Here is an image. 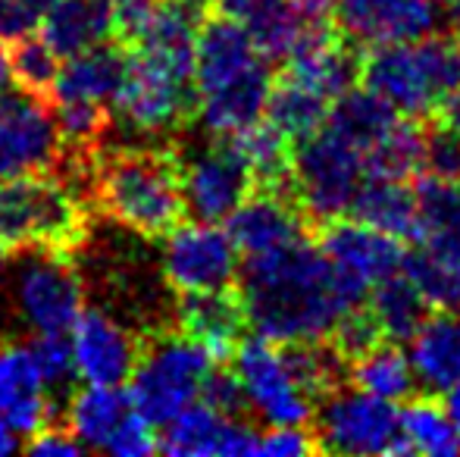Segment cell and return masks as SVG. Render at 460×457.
<instances>
[{
    "instance_id": "cell-1",
    "label": "cell",
    "mask_w": 460,
    "mask_h": 457,
    "mask_svg": "<svg viewBox=\"0 0 460 457\" xmlns=\"http://www.w3.org/2000/svg\"><path fill=\"white\" fill-rule=\"evenodd\" d=\"M367 298L332 267L320 242L307 238L244 257L238 269V301L248 326L279 345L332 338L341 317L364 307Z\"/></svg>"
},
{
    "instance_id": "cell-2",
    "label": "cell",
    "mask_w": 460,
    "mask_h": 457,
    "mask_svg": "<svg viewBox=\"0 0 460 457\" xmlns=\"http://www.w3.org/2000/svg\"><path fill=\"white\" fill-rule=\"evenodd\" d=\"M273 63L238 19L207 13L194 57V116L207 135H232L267 116Z\"/></svg>"
},
{
    "instance_id": "cell-3",
    "label": "cell",
    "mask_w": 460,
    "mask_h": 457,
    "mask_svg": "<svg viewBox=\"0 0 460 457\" xmlns=\"http://www.w3.org/2000/svg\"><path fill=\"white\" fill-rule=\"evenodd\" d=\"M94 201L116 223L147 238H164L185 220L179 157L170 151H116L92 172Z\"/></svg>"
},
{
    "instance_id": "cell-4",
    "label": "cell",
    "mask_w": 460,
    "mask_h": 457,
    "mask_svg": "<svg viewBox=\"0 0 460 457\" xmlns=\"http://www.w3.org/2000/svg\"><path fill=\"white\" fill-rule=\"evenodd\" d=\"M360 82L401 116L423 119L460 92V44L442 35L379 44L360 63Z\"/></svg>"
},
{
    "instance_id": "cell-5",
    "label": "cell",
    "mask_w": 460,
    "mask_h": 457,
    "mask_svg": "<svg viewBox=\"0 0 460 457\" xmlns=\"http://www.w3.org/2000/svg\"><path fill=\"white\" fill-rule=\"evenodd\" d=\"M85 232L88 207L73 182L48 172L0 179V242L6 248L73 254Z\"/></svg>"
},
{
    "instance_id": "cell-6",
    "label": "cell",
    "mask_w": 460,
    "mask_h": 457,
    "mask_svg": "<svg viewBox=\"0 0 460 457\" xmlns=\"http://www.w3.org/2000/svg\"><path fill=\"white\" fill-rule=\"evenodd\" d=\"M217 366L219 360L182 330L164 332L141 345L138 364L128 376V395L154 426H166L172 417L200 401Z\"/></svg>"
},
{
    "instance_id": "cell-7",
    "label": "cell",
    "mask_w": 460,
    "mask_h": 457,
    "mask_svg": "<svg viewBox=\"0 0 460 457\" xmlns=\"http://www.w3.org/2000/svg\"><path fill=\"white\" fill-rule=\"evenodd\" d=\"M367 179V157L326 126L295 145L291 154V195L314 223L326 226L351 214Z\"/></svg>"
},
{
    "instance_id": "cell-8",
    "label": "cell",
    "mask_w": 460,
    "mask_h": 457,
    "mask_svg": "<svg viewBox=\"0 0 460 457\" xmlns=\"http://www.w3.org/2000/svg\"><path fill=\"white\" fill-rule=\"evenodd\" d=\"M314 439L326 454L376 457L407 454L401 439V410L360 385H339L316 401Z\"/></svg>"
},
{
    "instance_id": "cell-9",
    "label": "cell",
    "mask_w": 460,
    "mask_h": 457,
    "mask_svg": "<svg viewBox=\"0 0 460 457\" xmlns=\"http://www.w3.org/2000/svg\"><path fill=\"white\" fill-rule=\"evenodd\" d=\"M110 113L141 135L176 132L194 116V73L128 48V66Z\"/></svg>"
},
{
    "instance_id": "cell-10",
    "label": "cell",
    "mask_w": 460,
    "mask_h": 457,
    "mask_svg": "<svg viewBox=\"0 0 460 457\" xmlns=\"http://www.w3.org/2000/svg\"><path fill=\"white\" fill-rule=\"evenodd\" d=\"M63 423L73 429L85 452L113 457H147L160 452V433L122 385L82 382L66 401Z\"/></svg>"
},
{
    "instance_id": "cell-11",
    "label": "cell",
    "mask_w": 460,
    "mask_h": 457,
    "mask_svg": "<svg viewBox=\"0 0 460 457\" xmlns=\"http://www.w3.org/2000/svg\"><path fill=\"white\" fill-rule=\"evenodd\" d=\"M232 370L244 389L248 410L263 426H307L316 401L288 364L285 345L263 336H244L232 354Z\"/></svg>"
},
{
    "instance_id": "cell-12",
    "label": "cell",
    "mask_w": 460,
    "mask_h": 457,
    "mask_svg": "<svg viewBox=\"0 0 460 457\" xmlns=\"http://www.w3.org/2000/svg\"><path fill=\"white\" fill-rule=\"evenodd\" d=\"M242 250L235 248L229 229L219 223L191 220L179 223L164 235V276L179 294L226 292L238 282Z\"/></svg>"
},
{
    "instance_id": "cell-13",
    "label": "cell",
    "mask_w": 460,
    "mask_h": 457,
    "mask_svg": "<svg viewBox=\"0 0 460 457\" xmlns=\"http://www.w3.org/2000/svg\"><path fill=\"white\" fill-rule=\"evenodd\" d=\"M63 135L54 107L25 88L0 94V179L50 172L63 163Z\"/></svg>"
},
{
    "instance_id": "cell-14",
    "label": "cell",
    "mask_w": 460,
    "mask_h": 457,
    "mask_svg": "<svg viewBox=\"0 0 460 457\" xmlns=\"http://www.w3.org/2000/svg\"><path fill=\"white\" fill-rule=\"evenodd\" d=\"M204 147L179 157L185 214L191 220L226 223L254 191V176L226 135H210Z\"/></svg>"
},
{
    "instance_id": "cell-15",
    "label": "cell",
    "mask_w": 460,
    "mask_h": 457,
    "mask_svg": "<svg viewBox=\"0 0 460 457\" xmlns=\"http://www.w3.org/2000/svg\"><path fill=\"white\" fill-rule=\"evenodd\" d=\"M16 301L25 323L38 336H69L85 311V292L69 254L41 250L35 260L25 263L16 279Z\"/></svg>"
},
{
    "instance_id": "cell-16",
    "label": "cell",
    "mask_w": 460,
    "mask_h": 457,
    "mask_svg": "<svg viewBox=\"0 0 460 457\" xmlns=\"http://www.w3.org/2000/svg\"><path fill=\"white\" fill-rule=\"evenodd\" d=\"M341 38L364 48L417 41L442 25V0H335Z\"/></svg>"
},
{
    "instance_id": "cell-17",
    "label": "cell",
    "mask_w": 460,
    "mask_h": 457,
    "mask_svg": "<svg viewBox=\"0 0 460 457\" xmlns=\"http://www.w3.org/2000/svg\"><path fill=\"white\" fill-rule=\"evenodd\" d=\"M160 429V452L170 457H248L261 439L242 414H223L207 401H194Z\"/></svg>"
},
{
    "instance_id": "cell-18",
    "label": "cell",
    "mask_w": 460,
    "mask_h": 457,
    "mask_svg": "<svg viewBox=\"0 0 460 457\" xmlns=\"http://www.w3.org/2000/svg\"><path fill=\"white\" fill-rule=\"evenodd\" d=\"M320 248L332 260V267L367 294L373 292V286H379L382 279H388L404 267L401 238L367 226L360 220L326 223L320 235Z\"/></svg>"
},
{
    "instance_id": "cell-19",
    "label": "cell",
    "mask_w": 460,
    "mask_h": 457,
    "mask_svg": "<svg viewBox=\"0 0 460 457\" xmlns=\"http://www.w3.org/2000/svg\"><path fill=\"white\" fill-rule=\"evenodd\" d=\"M75 379L88 385H122L128 382L138 364L141 345L122 323L103 311H82L69 330Z\"/></svg>"
},
{
    "instance_id": "cell-20",
    "label": "cell",
    "mask_w": 460,
    "mask_h": 457,
    "mask_svg": "<svg viewBox=\"0 0 460 457\" xmlns=\"http://www.w3.org/2000/svg\"><path fill=\"white\" fill-rule=\"evenodd\" d=\"M54 391L48 389L31 345L0 347V417L19 439H29L41 426L54 423Z\"/></svg>"
},
{
    "instance_id": "cell-21",
    "label": "cell",
    "mask_w": 460,
    "mask_h": 457,
    "mask_svg": "<svg viewBox=\"0 0 460 457\" xmlns=\"http://www.w3.org/2000/svg\"><path fill=\"white\" fill-rule=\"evenodd\" d=\"M304 216L307 214L295 201V195L257 189L238 204L235 214L226 220V229L244 257H254L304 238Z\"/></svg>"
},
{
    "instance_id": "cell-22",
    "label": "cell",
    "mask_w": 460,
    "mask_h": 457,
    "mask_svg": "<svg viewBox=\"0 0 460 457\" xmlns=\"http://www.w3.org/2000/svg\"><path fill=\"white\" fill-rule=\"evenodd\" d=\"M360 63L364 60H358L354 44L341 38V31L323 25V29L310 31L301 48L285 60V75L320 92L323 98L335 101L360 79Z\"/></svg>"
},
{
    "instance_id": "cell-23",
    "label": "cell",
    "mask_w": 460,
    "mask_h": 457,
    "mask_svg": "<svg viewBox=\"0 0 460 457\" xmlns=\"http://www.w3.org/2000/svg\"><path fill=\"white\" fill-rule=\"evenodd\" d=\"M126 66L128 50L122 48V41L97 44V48H88L82 54L66 57L60 73H57L50 104L85 101V104L113 107L116 94L122 88V79H126Z\"/></svg>"
},
{
    "instance_id": "cell-24",
    "label": "cell",
    "mask_w": 460,
    "mask_h": 457,
    "mask_svg": "<svg viewBox=\"0 0 460 457\" xmlns=\"http://www.w3.org/2000/svg\"><path fill=\"white\" fill-rule=\"evenodd\" d=\"M217 10L238 19L270 63H285L314 29L295 0H217Z\"/></svg>"
},
{
    "instance_id": "cell-25",
    "label": "cell",
    "mask_w": 460,
    "mask_h": 457,
    "mask_svg": "<svg viewBox=\"0 0 460 457\" xmlns=\"http://www.w3.org/2000/svg\"><path fill=\"white\" fill-rule=\"evenodd\" d=\"M179 330L200 342L219 364L232 360L248 330V317L238 292H191L179 301Z\"/></svg>"
},
{
    "instance_id": "cell-26",
    "label": "cell",
    "mask_w": 460,
    "mask_h": 457,
    "mask_svg": "<svg viewBox=\"0 0 460 457\" xmlns=\"http://www.w3.org/2000/svg\"><path fill=\"white\" fill-rule=\"evenodd\" d=\"M38 35L66 60L119 38L113 0H57L38 22Z\"/></svg>"
},
{
    "instance_id": "cell-27",
    "label": "cell",
    "mask_w": 460,
    "mask_h": 457,
    "mask_svg": "<svg viewBox=\"0 0 460 457\" xmlns=\"http://www.w3.org/2000/svg\"><path fill=\"white\" fill-rule=\"evenodd\" d=\"M351 214L354 220L367 223V226L379 232H388V235L401 238V242H420L423 238L417 189H411L407 179L367 176L351 204Z\"/></svg>"
},
{
    "instance_id": "cell-28",
    "label": "cell",
    "mask_w": 460,
    "mask_h": 457,
    "mask_svg": "<svg viewBox=\"0 0 460 457\" xmlns=\"http://www.w3.org/2000/svg\"><path fill=\"white\" fill-rule=\"evenodd\" d=\"M411 360L417 382L426 391H445L460 379V311H438L426 317L411 338Z\"/></svg>"
},
{
    "instance_id": "cell-29",
    "label": "cell",
    "mask_w": 460,
    "mask_h": 457,
    "mask_svg": "<svg viewBox=\"0 0 460 457\" xmlns=\"http://www.w3.org/2000/svg\"><path fill=\"white\" fill-rule=\"evenodd\" d=\"M398 122L401 113L388 101H382L376 92H369V88H348L345 94H339L329 104V116H326L329 132H335L348 145H354L364 157L379 141L388 138V132Z\"/></svg>"
},
{
    "instance_id": "cell-30",
    "label": "cell",
    "mask_w": 460,
    "mask_h": 457,
    "mask_svg": "<svg viewBox=\"0 0 460 457\" xmlns=\"http://www.w3.org/2000/svg\"><path fill=\"white\" fill-rule=\"evenodd\" d=\"M417 204L423 223L420 244L460 263V179L426 176L417 185Z\"/></svg>"
},
{
    "instance_id": "cell-31",
    "label": "cell",
    "mask_w": 460,
    "mask_h": 457,
    "mask_svg": "<svg viewBox=\"0 0 460 457\" xmlns=\"http://www.w3.org/2000/svg\"><path fill=\"white\" fill-rule=\"evenodd\" d=\"M367 311L373 313L382 338L404 345L420 332V326L426 323L432 307L420 294V288L398 269L394 276L382 279L379 286H373V292L367 298Z\"/></svg>"
},
{
    "instance_id": "cell-32",
    "label": "cell",
    "mask_w": 460,
    "mask_h": 457,
    "mask_svg": "<svg viewBox=\"0 0 460 457\" xmlns=\"http://www.w3.org/2000/svg\"><path fill=\"white\" fill-rule=\"evenodd\" d=\"M351 382L394 404L413 398L420 385L411 351H404L401 342H388V338H382L379 345L351 360Z\"/></svg>"
},
{
    "instance_id": "cell-33",
    "label": "cell",
    "mask_w": 460,
    "mask_h": 457,
    "mask_svg": "<svg viewBox=\"0 0 460 457\" xmlns=\"http://www.w3.org/2000/svg\"><path fill=\"white\" fill-rule=\"evenodd\" d=\"M329 104L332 101L323 98L320 92L301 85L291 75H282L273 85V92H270V104L263 119L273 122L291 145H301L304 138H310V135H316L326 126Z\"/></svg>"
},
{
    "instance_id": "cell-34",
    "label": "cell",
    "mask_w": 460,
    "mask_h": 457,
    "mask_svg": "<svg viewBox=\"0 0 460 457\" xmlns=\"http://www.w3.org/2000/svg\"><path fill=\"white\" fill-rule=\"evenodd\" d=\"M401 439L407 454L455 457L460 454V433L436 398H411L401 410Z\"/></svg>"
},
{
    "instance_id": "cell-35",
    "label": "cell",
    "mask_w": 460,
    "mask_h": 457,
    "mask_svg": "<svg viewBox=\"0 0 460 457\" xmlns=\"http://www.w3.org/2000/svg\"><path fill=\"white\" fill-rule=\"evenodd\" d=\"M404 276L420 288L432 311H460V263L445 260L436 250L420 244L404 254Z\"/></svg>"
},
{
    "instance_id": "cell-36",
    "label": "cell",
    "mask_w": 460,
    "mask_h": 457,
    "mask_svg": "<svg viewBox=\"0 0 460 457\" xmlns=\"http://www.w3.org/2000/svg\"><path fill=\"white\" fill-rule=\"evenodd\" d=\"M6 57H10V73L16 88H25V92L41 94V98L50 101L57 73L63 66V57L38 35V29L6 41Z\"/></svg>"
},
{
    "instance_id": "cell-37",
    "label": "cell",
    "mask_w": 460,
    "mask_h": 457,
    "mask_svg": "<svg viewBox=\"0 0 460 457\" xmlns=\"http://www.w3.org/2000/svg\"><path fill=\"white\" fill-rule=\"evenodd\" d=\"M420 170H423V128L404 116L388 132V138L367 154V176L411 179Z\"/></svg>"
},
{
    "instance_id": "cell-38",
    "label": "cell",
    "mask_w": 460,
    "mask_h": 457,
    "mask_svg": "<svg viewBox=\"0 0 460 457\" xmlns=\"http://www.w3.org/2000/svg\"><path fill=\"white\" fill-rule=\"evenodd\" d=\"M423 170L426 176L460 179V132L448 122L423 128Z\"/></svg>"
},
{
    "instance_id": "cell-39",
    "label": "cell",
    "mask_w": 460,
    "mask_h": 457,
    "mask_svg": "<svg viewBox=\"0 0 460 457\" xmlns=\"http://www.w3.org/2000/svg\"><path fill=\"white\" fill-rule=\"evenodd\" d=\"M29 345L38 360V370H41L44 382H48V389L57 395V391L75 376L69 336H38L35 342H29Z\"/></svg>"
},
{
    "instance_id": "cell-40",
    "label": "cell",
    "mask_w": 460,
    "mask_h": 457,
    "mask_svg": "<svg viewBox=\"0 0 460 457\" xmlns=\"http://www.w3.org/2000/svg\"><path fill=\"white\" fill-rule=\"evenodd\" d=\"M332 342L339 345V351L345 354L348 360L360 357L364 351L382 342V332H379V326H376L373 313L367 311V304L341 317V323L335 326V332H332Z\"/></svg>"
},
{
    "instance_id": "cell-41",
    "label": "cell",
    "mask_w": 460,
    "mask_h": 457,
    "mask_svg": "<svg viewBox=\"0 0 460 457\" xmlns=\"http://www.w3.org/2000/svg\"><path fill=\"white\" fill-rule=\"evenodd\" d=\"M314 452L320 448L307 426H267L257 439V457H307Z\"/></svg>"
},
{
    "instance_id": "cell-42",
    "label": "cell",
    "mask_w": 460,
    "mask_h": 457,
    "mask_svg": "<svg viewBox=\"0 0 460 457\" xmlns=\"http://www.w3.org/2000/svg\"><path fill=\"white\" fill-rule=\"evenodd\" d=\"M22 448L35 457H82L85 445L73 435L66 423H48L22 442Z\"/></svg>"
},
{
    "instance_id": "cell-43",
    "label": "cell",
    "mask_w": 460,
    "mask_h": 457,
    "mask_svg": "<svg viewBox=\"0 0 460 457\" xmlns=\"http://www.w3.org/2000/svg\"><path fill=\"white\" fill-rule=\"evenodd\" d=\"M200 401H207L210 408L223 410V414H244V410H248V401H244V389H242V382H238L235 370H226L223 364H219L217 370L210 373V379H207Z\"/></svg>"
},
{
    "instance_id": "cell-44",
    "label": "cell",
    "mask_w": 460,
    "mask_h": 457,
    "mask_svg": "<svg viewBox=\"0 0 460 457\" xmlns=\"http://www.w3.org/2000/svg\"><path fill=\"white\" fill-rule=\"evenodd\" d=\"M442 22L448 25L451 38L460 44V0H442Z\"/></svg>"
},
{
    "instance_id": "cell-45",
    "label": "cell",
    "mask_w": 460,
    "mask_h": 457,
    "mask_svg": "<svg viewBox=\"0 0 460 457\" xmlns=\"http://www.w3.org/2000/svg\"><path fill=\"white\" fill-rule=\"evenodd\" d=\"M442 404H445V410L451 414V420H455V426H457V433H460V379L445 389V401Z\"/></svg>"
},
{
    "instance_id": "cell-46",
    "label": "cell",
    "mask_w": 460,
    "mask_h": 457,
    "mask_svg": "<svg viewBox=\"0 0 460 457\" xmlns=\"http://www.w3.org/2000/svg\"><path fill=\"white\" fill-rule=\"evenodd\" d=\"M19 448H22V439H19V435L10 429V423H6L4 417H0V457L19 452Z\"/></svg>"
},
{
    "instance_id": "cell-47",
    "label": "cell",
    "mask_w": 460,
    "mask_h": 457,
    "mask_svg": "<svg viewBox=\"0 0 460 457\" xmlns=\"http://www.w3.org/2000/svg\"><path fill=\"white\" fill-rule=\"evenodd\" d=\"M442 122H448L455 132H460V92L451 94V98L442 104Z\"/></svg>"
},
{
    "instance_id": "cell-48",
    "label": "cell",
    "mask_w": 460,
    "mask_h": 457,
    "mask_svg": "<svg viewBox=\"0 0 460 457\" xmlns=\"http://www.w3.org/2000/svg\"><path fill=\"white\" fill-rule=\"evenodd\" d=\"M10 82H13V73H10V57H6V48H4V41H0V94L10 88Z\"/></svg>"
},
{
    "instance_id": "cell-49",
    "label": "cell",
    "mask_w": 460,
    "mask_h": 457,
    "mask_svg": "<svg viewBox=\"0 0 460 457\" xmlns=\"http://www.w3.org/2000/svg\"><path fill=\"white\" fill-rule=\"evenodd\" d=\"M25 4H29V6H31V10H35V13H38V16H44V13H48V10H50V6H54V4H57V0H25Z\"/></svg>"
},
{
    "instance_id": "cell-50",
    "label": "cell",
    "mask_w": 460,
    "mask_h": 457,
    "mask_svg": "<svg viewBox=\"0 0 460 457\" xmlns=\"http://www.w3.org/2000/svg\"><path fill=\"white\" fill-rule=\"evenodd\" d=\"M10 254H13V248H6V244L0 242V267H4V263L10 260Z\"/></svg>"
}]
</instances>
